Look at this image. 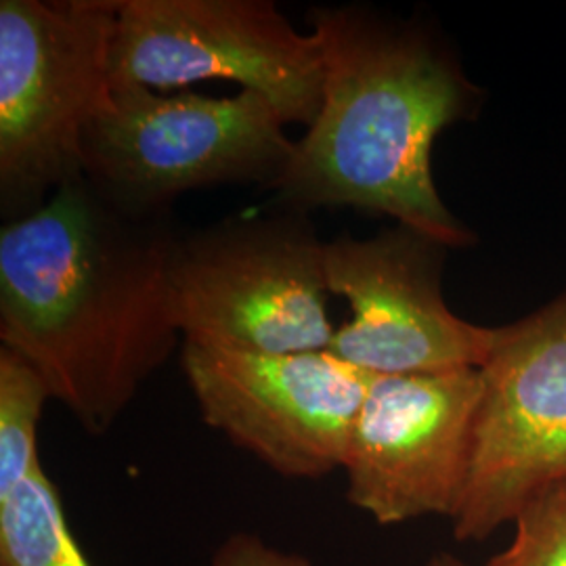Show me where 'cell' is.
<instances>
[{
	"mask_svg": "<svg viewBox=\"0 0 566 566\" xmlns=\"http://www.w3.org/2000/svg\"><path fill=\"white\" fill-rule=\"evenodd\" d=\"M514 523L512 544L486 566H566V481L533 497Z\"/></svg>",
	"mask_w": 566,
	"mask_h": 566,
	"instance_id": "cell-13",
	"label": "cell"
},
{
	"mask_svg": "<svg viewBox=\"0 0 566 566\" xmlns=\"http://www.w3.org/2000/svg\"><path fill=\"white\" fill-rule=\"evenodd\" d=\"M0 566H91L42 465L0 493Z\"/></svg>",
	"mask_w": 566,
	"mask_h": 566,
	"instance_id": "cell-11",
	"label": "cell"
},
{
	"mask_svg": "<svg viewBox=\"0 0 566 566\" xmlns=\"http://www.w3.org/2000/svg\"><path fill=\"white\" fill-rule=\"evenodd\" d=\"M114 88L229 81L263 95L285 124L315 120L324 57L271 0H118Z\"/></svg>",
	"mask_w": 566,
	"mask_h": 566,
	"instance_id": "cell-6",
	"label": "cell"
},
{
	"mask_svg": "<svg viewBox=\"0 0 566 566\" xmlns=\"http://www.w3.org/2000/svg\"><path fill=\"white\" fill-rule=\"evenodd\" d=\"M285 122L254 91L233 97L114 88L84 139V179L142 212H175L182 193L219 185L271 191L294 154Z\"/></svg>",
	"mask_w": 566,
	"mask_h": 566,
	"instance_id": "cell-5",
	"label": "cell"
},
{
	"mask_svg": "<svg viewBox=\"0 0 566 566\" xmlns=\"http://www.w3.org/2000/svg\"><path fill=\"white\" fill-rule=\"evenodd\" d=\"M324 250L308 214L282 206L182 231L170 264L182 343L271 355L329 348Z\"/></svg>",
	"mask_w": 566,
	"mask_h": 566,
	"instance_id": "cell-4",
	"label": "cell"
},
{
	"mask_svg": "<svg viewBox=\"0 0 566 566\" xmlns=\"http://www.w3.org/2000/svg\"><path fill=\"white\" fill-rule=\"evenodd\" d=\"M447 248L397 224L374 238L325 242L327 292L350 304L329 353L371 376L481 369L497 327L470 324L443 298Z\"/></svg>",
	"mask_w": 566,
	"mask_h": 566,
	"instance_id": "cell-9",
	"label": "cell"
},
{
	"mask_svg": "<svg viewBox=\"0 0 566 566\" xmlns=\"http://www.w3.org/2000/svg\"><path fill=\"white\" fill-rule=\"evenodd\" d=\"M185 380L203 422L285 479L343 470L376 376L334 353H250L182 343Z\"/></svg>",
	"mask_w": 566,
	"mask_h": 566,
	"instance_id": "cell-8",
	"label": "cell"
},
{
	"mask_svg": "<svg viewBox=\"0 0 566 566\" xmlns=\"http://www.w3.org/2000/svg\"><path fill=\"white\" fill-rule=\"evenodd\" d=\"M426 566H468L460 558H455L453 554H437L434 558H430Z\"/></svg>",
	"mask_w": 566,
	"mask_h": 566,
	"instance_id": "cell-14",
	"label": "cell"
},
{
	"mask_svg": "<svg viewBox=\"0 0 566 566\" xmlns=\"http://www.w3.org/2000/svg\"><path fill=\"white\" fill-rule=\"evenodd\" d=\"M118 0L0 2V214L36 212L84 177V139L114 105Z\"/></svg>",
	"mask_w": 566,
	"mask_h": 566,
	"instance_id": "cell-3",
	"label": "cell"
},
{
	"mask_svg": "<svg viewBox=\"0 0 566 566\" xmlns=\"http://www.w3.org/2000/svg\"><path fill=\"white\" fill-rule=\"evenodd\" d=\"M481 390V369L376 376L346 446V500L380 525L453 518Z\"/></svg>",
	"mask_w": 566,
	"mask_h": 566,
	"instance_id": "cell-10",
	"label": "cell"
},
{
	"mask_svg": "<svg viewBox=\"0 0 566 566\" xmlns=\"http://www.w3.org/2000/svg\"><path fill=\"white\" fill-rule=\"evenodd\" d=\"M481 380L468 476L451 518L460 542L486 539L566 481V290L497 327Z\"/></svg>",
	"mask_w": 566,
	"mask_h": 566,
	"instance_id": "cell-7",
	"label": "cell"
},
{
	"mask_svg": "<svg viewBox=\"0 0 566 566\" xmlns=\"http://www.w3.org/2000/svg\"><path fill=\"white\" fill-rule=\"evenodd\" d=\"M51 392L41 374L0 346V493L41 468L39 424Z\"/></svg>",
	"mask_w": 566,
	"mask_h": 566,
	"instance_id": "cell-12",
	"label": "cell"
},
{
	"mask_svg": "<svg viewBox=\"0 0 566 566\" xmlns=\"http://www.w3.org/2000/svg\"><path fill=\"white\" fill-rule=\"evenodd\" d=\"M175 212H142L84 177L0 229V346L93 437L177 350Z\"/></svg>",
	"mask_w": 566,
	"mask_h": 566,
	"instance_id": "cell-1",
	"label": "cell"
},
{
	"mask_svg": "<svg viewBox=\"0 0 566 566\" xmlns=\"http://www.w3.org/2000/svg\"><path fill=\"white\" fill-rule=\"evenodd\" d=\"M306 20L324 57L322 107L269 191L275 203L386 214L447 250L470 245L434 185L432 147L474 114L479 88L422 28L353 4Z\"/></svg>",
	"mask_w": 566,
	"mask_h": 566,
	"instance_id": "cell-2",
	"label": "cell"
}]
</instances>
